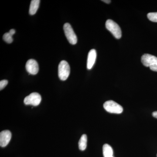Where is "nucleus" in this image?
<instances>
[{
  "label": "nucleus",
  "mask_w": 157,
  "mask_h": 157,
  "mask_svg": "<svg viewBox=\"0 0 157 157\" xmlns=\"http://www.w3.org/2000/svg\"><path fill=\"white\" fill-rule=\"evenodd\" d=\"M141 62L146 67H149L152 71L157 72V57L149 54H144L141 57Z\"/></svg>",
  "instance_id": "obj_1"
},
{
  "label": "nucleus",
  "mask_w": 157,
  "mask_h": 157,
  "mask_svg": "<svg viewBox=\"0 0 157 157\" xmlns=\"http://www.w3.org/2000/svg\"><path fill=\"white\" fill-rule=\"evenodd\" d=\"M106 27L117 39H120L121 37V30L120 27L117 23L112 20H107L106 22Z\"/></svg>",
  "instance_id": "obj_2"
},
{
  "label": "nucleus",
  "mask_w": 157,
  "mask_h": 157,
  "mask_svg": "<svg viewBox=\"0 0 157 157\" xmlns=\"http://www.w3.org/2000/svg\"><path fill=\"white\" fill-rule=\"evenodd\" d=\"M70 65L65 60L60 62L58 67V76L61 80H67L70 74Z\"/></svg>",
  "instance_id": "obj_3"
},
{
  "label": "nucleus",
  "mask_w": 157,
  "mask_h": 157,
  "mask_svg": "<svg viewBox=\"0 0 157 157\" xmlns=\"http://www.w3.org/2000/svg\"><path fill=\"white\" fill-rule=\"evenodd\" d=\"M104 107L107 112L110 113L120 114L123 111L122 106L115 101L111 100L105 102L104 104Z\"/></svg>",
  "instance_id": "obj_4"
},
{
  "label": "nucleus",
  "mask_w": 157,
  "mask_h": 157,
  "mask_svg": "<svg viewBox=\"0 0 157 157\" xmlns=\"http://www.w3.org/2000/svg\"><path fill=\"white\" fill-rule=\"evenodd\" d=\"M64 31L68 41L70 44L75 45L77 42V38L72 26L68 23H65L63 26Z\"/></svg>",
  "instance_id": "obj_5"
},
{
  "label": "nucleus",
  "mask_w": 157,
  "mask_h": 157,
  "mask_svg": "<svg viewBox=\"0 0 157 157\" xmlns=\"http://www.w3.org/2000/svg\"><path fill=\"white\" fill-rule=\"evenodd\" d=\"M41 96L38 93H33L27 96L25 98L24 104L25 105H31L34 106H37L40 104L41 102Z\"/></svg>",
  "instance_id": "obj_6"
},
{
  "label": "nucleus",
  "mask_w": 157,
  "mask_h": 157,
  "mask_svg": "<svg viewBox=\"0 0 157 157\" xmlns=\"http://www.w3.org/2000/svg\"><path fill=\"white\" fill-rule=\"evenodd\" d=\"M25 67L27 72L31 75H36L39 72V67L38 63L33 59H30L27 62Z\"/></svg>",
  "instance_id": "obj_7"
},
{
  "label": "nucleus",
  "mask_w": 157,
  "mask_h": 157,
  "mask_svg": "<svg viewBox=\"0 0 157 157\" xmlns=\"http://www.w3.org/2000/svg\"><path fill=\"white\" fill-rule=\"evenodd\" d=\"M11 138V132L5 130L0 133V146L5 147L9 144Z\"/></svg>",
  "instance_id": "obj_8"
},
{
  "label": "nucleus",
  "mask_w": 157,
  "mask_h": 157,
  "mask_svg": "<svg viewBox=\"0 0 157 157\" xmlns=\"http://www.w3.org/2000/svg\"><path fill=\"white\" fill-rule=\"evenodd\" d=\"M97 58V52L94 49L90 51L88 55L87 60V68L88 70H90L95 63Z\"/></svg>",
  "instance_id": "obj_9"
},
{
  "label": "nucleus",
  "mask_w": 157,
  "mask_h": 157,
  "mask_svg": "<svg viewBox=\"0 0 157 157\" xmlns=\"http://www.w3.org/2000/svg\"><path fill=\"white\" fill-rule=\"evenodd\" d=\"M40 1L39 0H32L31 1L30 6L29 8V14L34 15L36 13L37 10L39 9Z\"/></svg>",
  "instance_id": "obj_10"
},
{
  "label": "nucleus",
  "mask_w": 157,
  "mask_h": 157,
  "mask_svg": "<svg viewBox=\"0 0 157 157\" xmlns=\"http://www.w3.org/2000/svg\"><path fill=\"white\" fill-rule=\"evenodd\" d=\"M103 152L104 157H114L113 156V150L109 144H104Z\"/></svg>",
  "instance_id": "obj_11"
},
{
  "label": "nucleus",
  "mask_w": 157,
  "mask_h": 157,
  "mask_svg": "<svg viewBox=\"0 0 157 157\" xmlns=\"http://www.w3.org/2000/svg\"><path fill=\"white\" fill-rule=\"evenodd\" d=\"M87 136L86 135H82L80 140L78 141V147L81 151H84L87 146Z\"/></svg>",
  "instance_id": "obj_12"
},
{
  "label": "nucleus",
  "mask_w": 157,
  "mask_h": 157,
  "mask_svg": "<svg viewBox=\"0 0 157 157\" xmlns=\"http://www.w3.org/2000/svg\"><path fill=\"white\" fill-rule=\"evenodd\" d=\"M3 39L7 43L10 44L13 42L12 36L9 33H6L3 35Z\"/></svg>",
  "instance_id": "obj_13"
},
{
  "label": "nucleus",
  "mask_w": 157,
  "mask_h": 157,
  "mask_svg": "<svg viewBox=\"0 0 157 157\" xmlns=\"http://www.w3.org/2000/svg\"><path fill=\"white\" fill-rule=\"evenodd\" d=\"M147 18L152 22H157V12H151L147 15Z\"/></svg>",
  "instance_id": "obj_14"
},
{
  "label": "nucleus",
  "mask_w": 157,
  "mask_h": 157,
  "mask_svg": "<svg viewBox=\"0 0 157 157\" xmlns=\"http://www.w3.org/2000/svg\"><path fill=\"white\" fill-rule=\"evenodd\" d=\"M8 84V80H6V79L1 80V82H0V90H3Z\"/></svg>",
  "instance_id": "obj_15"
},
{
  "label": "nucleus",
  "mask_w": 157,
  "mask_h": 157,
  "mask_svg": "<svg viewBox=\"0 0 157 157\" xmlns=\"http://www.w3.org/2000/svg\"><path fill=\"white\" fill-rule=\"evenodd\" d=\"M9 33L11 34V36H13V35L15 34V30L13 29H12L10 30V31H9Z\"/></svg>",
  "instance_id": "obj_16"
},
{
  "label": "nucleus",
  "mask_w": 157,
  "mask_h": 157,
  "mask_svg": "<svg viewBox=\"0 0 157 157\" xmlns=\"http://www.w3.org/2000/svg\"><path fill=\"white\" fill-rule=\"evenodd\" d=\"M152 116L154 117L157 118V111L153 112Z\"/></svg>",
  "instance_id": "obj_17"
},
{
  "label": "nucleus",
  "mask_w": 157,
  "mask_h": 157,
  "mask_svg": "<svg viewBox=\"0 0 157 157\" xmlns=\"http://www.w3.org/2000/svg\"><path fill=\"white\" fill-rule=\"evenodd\" d=\"M103 1V2H104L107 3V4H109V3L111 2V1H109V0H107V1H106V0H104V1Z\"/></svg>",
  "instance_id": "obj_18"
}]
</instances>
